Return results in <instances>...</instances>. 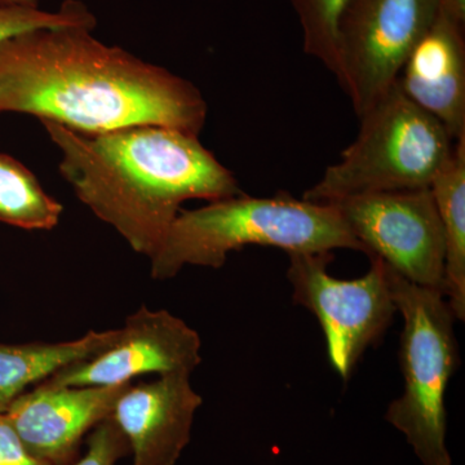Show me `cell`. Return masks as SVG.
Segmentation results:
<instances>
[{"label": "cell", "mask_w": 465, "mask_h": 465, "mask_svg": "<svg viewBox=\"0 0 465 465\" xmlns=\"http://www.w3.org/2000/svg\"><path fill=\"white\" fill-rule=\"evenodd\" d=\"M92 30L35 29L0 42V113L88 134L163 125L200 136L207 103L192 82L104 45Z\"/></svg>", "instance_id": "1"}, {"label": "cell", "mask_w": 465, "mask_h": 465, "mask_svg": "<svg viewBox=\"0 0 465 465\" xmlns=\"http://www.w3.org/2000/svg\"><path fill=\"white\" fill-rule=\"evenodd\" d=\"M116 336L118 329L90 331L72 341L0 344V414H5L29 385L90 360L112 345Z\"/></svg>", "instance_id": "13"}, {"label": "cell", "mask_w": 465, "mask_h": 465, "mask_svg": "<svg viewBox=\"0 0 465 465\" xmlns=\"http://www.w3.org/2000/svg\"><path fill=\"white\" fill-rule=\"evenodd\" d=\"M78 200L152 259L183 202L242 194L234 174L197 134L163 125L88 134L42 121Z\"/></svg>", "instance_id": "2"}, {"label": "cell", "mask_w": 465, "mask_h": 465, "mask_svg": "<svg viewBox=\"0 0 465 465\" xmlns=\"http://www.w3.org/2000/svg\"><path fill=\"white\" fill-rule=\"evenodd\" d=\"M302 32V48L330 72L336 66L341 18L351 0H290Z\"/></svg>", "instance_id": "16"}, {"label": "cell", "mask_w": 465, "mask_h": 465, "mask_svg": "<svg viewBox=\"0 0 465 465\" xmlns=\"http://www.w3.org/2000/svg\"><path fill=\"white\" fill-rule=\"evenodd\" d=\"M201 349L200 333L182 318L143 305L127 317L112 345L45 381L61 387H109L146 374L192 375L202 363Z\"/></svg>", "instance_id": "9"}, {"label": "cell", "mask_w": 465, "mask_h": 465, "mask_svg": "<svg viewBox=\"0 0 465 465\" xmlns=\"http://www.w3.org/2000/svg\"><path fill=\"white\" fill-rule=\"evenodd\" d=\"M362 244L418 286L445 293L446 243L430 188L371 193L330 202Z\"/></svg>", "instance_id": "8"}, {"label": "cell", "mask_w": 465, "mask_h": 465, "mask_svg": "<svg viewBox=\"0 0 465 465\" xmlns=\"http://www.w3.org/2000/svg\"><path fill=\"white\" fill-rule=\"evenodd\" d=\"M191 376L173 372L150 382H130L119 394L110 418L127 440L133 465H174L182 457L203 403Z\"/></svg>", "instance_id": "11"}, {"label": "cell", "mask_w": 465, "mask_h": 465, "mask_svg": "<svg viewBox=\"0 0 465 465\" xmlns=\"http://www.w3.org/2000/svg\"><path fill=\"white\" fill-rule=\"evenodd\" d=\"M419 108L445 125L454 142L465 137L464 24L440 7L396 81Z\"/></svg>", "instance_id": "12"}, {"label": "cell", "mask_w": 465, "mask_h": 465, "mask_svg": "<svg viewBox=\"0 0 465 465\" xmlns=\"http://www.w3.org/2000/svg\"><path fill=\"white\" fill-rule=\"evenodd\" d=\"M357 139L302 195L330 203L371 193L430 188L455 142L445 125L394 84L360 116Z\"/></svg>", "instance_id": "4"}, {"label": "cell", "mask_w": 465, "mask_h": 465, "mask_svg": "<svg viewBox=\"0 0 465 465\" xmlns=\"http://www.w3.org/2000/svg\"><path fill=\"white\" fill-rule=\"evenodd\" d=\"M127 454V440L109 416L91 430L85 454L70 465H116Z\"/></svg>", "instance_id": "18"}, {"label": "cell", "mask_w": 465, "mask_h": 465, "mask_svg": "<svg viewBox=\"0 0 465 465\" xmlns=\"http://www.w3.org/2000/svg\"><path fill=\"white\" fill-rule=\"evenodd\" d=\"M388 281L403 318L399 356L405 388L388 406L385 420L406 437L421 464L452 465L445 396L460 362L457 318L442 291L409 282L390 266Z\"/></svg>", "instance_id": "5"}, {"label": "cell", "mask_w": 465, "mask_h": 465, "mask_svg": "<svg viewBox=\"0 0 465 465\" xmlns=\"http://www.w3.org/2000/svg\"><path fill=\"white\" fill-rule=\"evenodd\" d=\"M439 11L440 0L349 2L339 24L333 74L358 118L396 84Z\"/></svg>", "instance_id": "7"}, {"label": "cell", "mask_w": 465, "mask_h": 465, "mask_svg": "<svg viewBox=\"0 0 465 465\" xmlns=\"http://www.w3.org/2000/svg\"><path fill=\"white\" fill-rule=\"evenodd\" d=\"M0 7L39 8L38 0H0Z\"/></svg>", "instance_id": "21"}, {"label": "cell", "mask_w": 465, "mask_h": 465, "mask_svg": "<svg viewBox=\"0 0 465 465\" xmlns=\"http://www.w3.org/2000/svg\"><path fill=\"white\" fill-rule=\"evenodd\" d=\"M63 211V204L43 191L32 171L0 153V223L26 231H51Z\"/></svg>", "instance_id": "15"}, {"label": "cell", "mask_w": 465, "mask_h": 465, "mask_svg": "<svg viewBox=\"0 0 465 465\" xmlns=\"http://www.w3.org/2000/svg\"><path fill=\"white\" fill-rule=\"evenodd\" d=\"M287 256L286 275L293 302L317 317L330 363L348 381L366 349L381 341L397 312L388 266L372 256L370 271L363 277L339 280L329 273L333 252H292Z\"/></svg>", "instance_id": "6"}, {"label": "cell", "mask_w": 465, "mask_h": 465, "mask_svg": "<svg viewBox=\"0 0 465 465\" xmlns=\"http://www.w3.org/2000/svg\"><path fill=\"white\" fill-rule=\"evenodd\" d=\"M0 465H51L34 457L5 414H0Z\"/></svg>", "instance_id": "19"}, {"label": "cell", "mask_w": 465, "mask_h": 465, "mask_svg": "<svg viewBox=\"0 0 465 465\" xmlns=\"http://www.w3.org/2000/svg\"><path fill=\"white\" fill-rule=\"evenodd\" d=\"M128 384L61 387L42 381L18 396L5 415L34 457L70 465L79 458L85 434L112 415Z\"/></svg>", "instance_id": "10"}, {"label": "cell", "mask_w": 465, "mask_h": 465, "mask_svg": "<svg viewBox=\"0 0 465 465\" xmlns=\"http://www.w3.org/2000/svg\"><path fill=\"white\" fill-rule=\"evenodd\" d=\"M440 7L465 25V0H440Z\"/></svg>", "instance_id": "20"}, {"label": "cell", "mask_w": 465, "mask_h": 465, "mask_svg": "<svg viewBox=\"0 0 465 465\" xmlns=\"http://www.w3.org/2000/svg\"><path fill=\"white\" fill-rule=\"evenodd\" d=\"M65 26L94 29L96 17L76 0H66L57 12L39 8L0 7V42L30 30Z\"/></svg>", "instance_id": "17"}, {"label": "cell", "mask_w": 465, "mask_h": 465, "mask_svg": "<svg viewBox=\"0 0 465 465\" xmlns=\"http://www.w3.org/2000/svg\"><path fill=\"white\" fill-rule=\"evenodd\" d=\"M445 234V298L457 321H465V137L430 186Z\"/></svg>", "instance_id": "14"}, {"label": "cell", "mask_w": 465, "mask_h": 465, "mask_svg": "<svg viewBox=\"0 0 465 465\" xmlns=\"http://www.w3.org/2000/svg\"><path fill=\"white\" fill-rule=\"evenodd\" d=\"M250 244L286 253H365L331 203L296 200L284 192L265 198L240 194L180 211L150 259L152 278L171 280L186 265L223 268L229 253Z\"/></svg>", "instance_id": "3"}]
</instances>
